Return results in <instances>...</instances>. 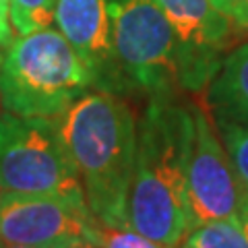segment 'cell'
Returning a JSON list of instances; mask_svg holds the SVG:
<instances>
[{"instance_id": "1", "label": "cell", "mask_w": 248, "mask_h": 248, "mask_svg": "<svg viewBox=\"0 0 248 248\" xmlns=\"http://www.w3.org/2000/svg\"><path fill=\"white\" fill-rule=\"evenodd\" d=\"M192 139L190 108L176 104L174 97L149 99L137 122L128 223L166 248H180L195 230L188 201Z\"/></svg>"}, {"instance_id": "2", "label": "cell", "mask_w": 248, "mask_h": 248, "mask_svg": "<svg viewBox=\"0 0 248 248\" xmlns=\"http://www.w3.org/2000/svg\"><path fill=\"white\" fill-rule=\"evenodd\" d=\"M85 201L102 228L128 223V195L137 155V120L120 95L89 89L60 116Z\"/></svg>"}, {"instance_id": "3", "label": "cell", "mask_w": 248, "mask_h": 248, "mask_svg": "<svg viewBox=\"0 0 248 248\" xmlns=\"http://www.w3.org/2000/svg\"><path fill=\"white\" fill-rule=\"evenodd\" d=\"M93 87L87 64L56 27L17 35L0 56V106L29 118H60Z\"/></svg>"}, {"instance_id": "4", "label": "cell", "mask_w": 248, "mask_h": 248, "mask_svg": "<svg viewBox=\"0 0 248 248\" xmlns=\"http://www.w3.org/2000/svg\"><path fill=\"white\" fill-rule=\"evenodd\" d=\"M114 56L128 93L174 97L180 87V48L155 0H106Z\"/></svg>"}, {"instance_id": "5", "label": "cell", "mask_w": 248, "mask_h": 248, "mask_svg": "<svg viewBox=\"0 0 248 248\" xmlns=\"http://www.w3.org/2000/svg\"><path fill=\"white\" fill-rule=\"evenodd\" d=\"M0 192L58 195L85 201L60 118H29L0 112Z\"/></svg>"}, {"instance_id": "6", "label": "cell", "mask_w": 248, "mask_h": 248, "mask_svg": "<svg viewBox=\"0 0 248 248\" xmlns=\"http://www.w3.org/2000/svg\"><path fill=\"white\" fill-rule=\"evenodd\" d=\"M99 223L85 201L0 192V242L21 246L95 244Z\"/></svg>"}, {"instance_id": "7", "label": "cell", "mask_w": 248, "mask_h": 248, "mask_svg": "<svg viewBox=\"0 0 248 248\" xmlns=\"http://www.w3.org/2000/svg\"><path fill=\"white\" fill-rule=\"evenodd\" d=\"M195 139L188 168V201L195 228L201 223L232 219L238 223L246 180L236 170L211 112L190 106Z\"/></svg>"}, {"instance_id": "8", "label": "cell", "mask_w": 248, "mask_h": 248, "mask_svg": "<svg viewBox=\"0 0 248 248\" xmlns=\"http://www.w3.org/2000/svg\"><path fill=\"white\" fill-rule=\"evenodd\" d=\"M170 21L180 48V87L205 89L230 46L232 23L211 0H155Z\"/></svg>"}, {"instance_id": "9", "label": "cell", "mask_w": 248, "mask_h": 248, "mask_svg": "<svg viewBox=\"0 0 248 248\" xmlns=\"http://www.w3.org/2000/svg\"><path fill=\"white\" fill-rule=\"evenodd\" d=\"M52 23L87 64L93 89L114 95L128 93L114 56L106 0H58Z\"/></svg>"}, {"instance_id": "10", "label": "cell", "mask_w": 248, "mask_h": 248, "mask_svg": "<svg viewBox=\"0 0 248 248\" xmlns=\"http://www.w3.org/2000/svg\"><path fill=\"white\" fill-rule=\"evenodd\" d=\"M207 104L215 124L248 128V42L223 56L207 85Z\"/></svg>"}, {"instance_id": "11", "label": "cell", "mask_w": 248, "mask_h": 248, "mask_svg": "<svg viewBox=\"0 0 248 248\" xmlns=\"http://www.w3.org/2000/svg\"><path fill=\"white\" fill-rule=\"evenodd\" d=\"M180 248H248V236L240 223L217 219L197 226Z\"/></svg>"}, {"instance_id": "12", "label": "cell", "mask_w": 248, "mask_h": 248, "mask_svg": "<svg viewBox=\"0 0 248 248\" xmlns=\"http://www.w3.org/2000/svg\"><path fill=\"white\" fill-rule=\"evenodd\" d=\"M56 2L58 0H11V19L15 33L23 35L52 25Z\"/></svg>"}, {"instance_id": "13", "label": "cell", "mask_w": 248, "mask_h": 248, "mask_svg": "<svg viewBox=\"0 0 248 248\" xmlns=\"http://www.w3.org/2000/svg\"><path fill=\"white\" fill-rule=\"evenodd\" d=\"M99 248H166L155 240L143 236L135 228L124 226V228H102L99 226Z\"/></svg>"}, {"instance_id": "14", "label": "cell", "mask_w": 248, "mask_h": 248, "mask_svg": "<svg viewBox=\"0 0 248 248\" xmlns=\"http://www.w3.org/2000/svg\"><path fill=\"white\" fill-rule=\"evenodd\" d=\"M217 130H219L221 141L226 145L236 170L248 182V128L232 126V124H217Z\"/></svg>"}, {"instance_id": "15", "label": "cell", "mask_w": 248, "mask_h": 248, "mask_svg": "<svg viewBox=\"0 0 248 248\" xmlns=\"http://www.w3.org/2000/svg\"><path fill=\"white\" fill-rule=\"evenodd\" d=\"M211 2L230 23L248 29V0H211Z\"/></svg>"}, {"instance_id": "16", "label": "cell", "mask_w": 248, "mask_h": 248, "mask_svg": "<svg viewBox=\"0 0 248 248\" xmlns=\"http://www.w3.org/2000/svg\"><path fill=\"white\" fill-rule=\"evenodd\" d=\"M17 37L11 19V0H0V56L9 50V46Z\"/></svg>"}, {"instance_id": "17", "label": "cell", "mask_w": 248, "mask_h": 248, "mask_svg": "<svg viewBox=\"0 0 248 248\" xmlns=\"http://www.w3.org/2000/svg\"><path fill=\"white\" fill-rule=\"evenodd\" d=\"M238 223H240V228L244 230V234L248 236V182H246V186H244V192H242V205H240Z\"/></svg>"}, {"instance_id": "18", "label": "cell", "mask_w": 248, "mask_h": 248, "mask_svg": "<svg viewBox=\"0 0 248 248\" xmlns=\"http://www.w3.org/2000/svg\"><path fill=\"white\" fill-rule=\"evenodd\" d=\"M0 248H99V246H95V244H77V246H21V244L0 242Z\"/></svg>"}]
</instances>
